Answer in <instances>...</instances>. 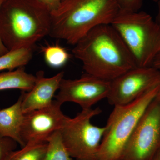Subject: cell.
<instances>
[{"label": "cell", "mask_w": 160, "mask_h": 160, "mask_svg": "<svg viewBox=\"0 0 160 160\" xmlns=\"http://www.w3.org/2000/svg\"><path fill=\"white\" fill-rule=\"evenodd\" d=\"M72 53L86 73L111 81L137 67L126 44L111 24L95 27L74 45Z\"/></svg>", "instance_id": "6da1fadb"}, {"label": "cell", "mask_w": 160, "mask_h": 160, "mask_svg": "<svg viewBox=\"0 0 160 160\" xmlns=\"http://www.w3.org/2000/svg\"><path fill=\"white\" fill-rule=\"evenodd\" d=\"M120 10L119 0H63L51 13L49 36L74 46L95 27L111 24Z\"/></svg>", "instance_id": "7a4b0ae2"}, {"label": "cell", "mask_w": 160, "mask_h": 160, "mask_svg": "<svg viewBox=\"0 0 160 160\" xmlns=\"http://www.w3.org/2000/svg\"><path fill=\"white\" fill-rule=\"evenodd\" d=\"M51 12L35 0H4L0 8V38L9 51L33 48L49 36Z\"/></svg>", "instance_id": "3957f363"}, {"label": "cell", "mask_w": 160, "mask_h": 160, "mask_svg": "<svg viewBox=\"0 0 160 160\" xmlns=\"http://www.w3.org/2000/svg\"><path fill=\"white\" fill-rule=\"evenodd\" d=\"M111 25L116 30L137 67L152 66L160 52V26L143 11L121 9Z\"/></svg>", "instance_id": "277c9868"}, {"label": "cell", "mask_w": 160, "mask_h": 160, "mask_svg": "<svg viewBox=\"0 0 160 160\" xmlns=\"http://www.w3.org/2000/svg\"><path fill=\"white\" fill-rule=\"evenodd\" d=\"M160 90L152 88L133 102L114 106L106 125L98 152V160H121L140 119Z\"/></svg>", "instance_id": "5b68a950"}, {"label": "cell", "mask_w": 160, "mask_h": 160, "mask_svg": "<svg viewBox=\"0 0 160 160\" xmlns=\"http://www.w3.org/2000/svg\"><path fill=\"white\" fill-rule=\"evenodd\" d=\"M99 108L82 109L74 118L66 117L59 130L69 155L75 160H98V152L106 126L92 124V119L102 112Z\"/></svg>", "instance_id": "8992f818"}, {"label": "cell", "mask_w": 160, "mask_h": 160, "mask_svg": "<svg viewBox=\"0 0 160 160\" xmlns=\"http://www.w3.org/2000/svg\"><path fill=\"white\" fill-rule=\"evenodd\" d=\"M160 149V90L140 119L121 160H152Z\"/></svg>", "instance_id": "52a82bcc"}, {"label": "cell", "mask_w": 160, "mask_h": 160, "mask_svg": "<svg viewBox=\"0 0 160 160\" xmlns=\"http://www.w3.org/2000/svg\"><path fill=\"white\" fill-rule=\"evenodd\" d=\"M160 86V72L152 66L136 67L110 81L107 99L113 106L133 102L144 93Z\"/></svg>", "instance_id": "ba28073f"}, {"label": "cell", "mask_w": 160, "mask_h": 160, "mask_svg": "<svg viewBox=\"0 0 160 160\" xmlns=\"http://www.w3.org/2000/svg\"><path fill=\"white\" fill-rule=\"evenodd\" d=\"M110 87V81L86 73L74 80L63 78L55 98L62 105L72 102L79 105L82 109H91L101 100L107 98Z\"/></svg>", "instance_id": "9c48e42d"}, {"label": "cell", "mask_w": 160, "mask_h": 160, "mask_svg": "<svg viewBox=\"0 0 160 160\" xmlns=\"http://www.w3.org/2000/svg\"><path fill=\"white\" fill-rule=\"evenodd\" d=\"M56 100L45 108L25 114L22 128V139L25 145L29 142H47L55 132L59 131L67 116Z\"/></svg>", "instance_id": "30bf717a"}, {"label": "cell", "mask_w": 160, "mask_h": 160, "mask_svg": "<svg viewBox=\"0 0 160 160\" xmlns=\"http://www.w3.org/2000/svg\"><path fill=\"white\" fill-rule=\"evenodd\" d=\"M64 76L63 71L50 78L45 77L43 71L38 72L35 82L31 90L27 92L23 91L22 93V108L24 114L51 105Z\"/></svg>", "instance_id": "8fae6325"}, {"label": "cell", "mask_w": 160, "mask_h": 160, "mask_svg": "<svg viewBox=\"0 0 160 160\" xmlns=\"http://www.w3.org/2000/svg\"><path fill=\"white\" fill-rule=\"evenodd\" d=\"M22 97L8 108L0 109V136L14 140L21 147L25 146L22 139V128L25 114L22 108Z\"/></svg>", "instance_id": "7c38bea8"}, {"label": "cell", "mask_w": 160, "mask_h": 160, "mask_svg": "<svg viewBox=\"0 0 160 160\" xmlns=\"http://www.w3.org/2000/svg\"><path fill=\"white\" fill-rule=\"evenodd\" d=\"M24 67L0 73V91L11 89H19L25 92L31 90L36 77V75L26 72Z\"/></svg>", "instance_id": "4fadbf2b"}, {"label": "cell", "mask_w": 160, "mask_h": 160, "mask_svg": "<svg viewBox=\"0 0 160 160\" xmlns=\"http://www.w3.org/2000/svg\"><path fill=\"white\" fill-rule=\"evenodd\" d=\"M33 48H23L9 51L0 56V71H12L25 67L32 59Z\"/></svg>", "instance_id": "5bb4252c"}, {"label": "cell", "mask_w": 160, "mask_h": 160, "mask_svg": "<svg viewBox=\"0 0 160 160\" xmlns=\"http://www.w3.org/2000/svg\"><path fill=\"white\" fill-rule=\"evenodd\" d=\"M48 147V142L27 143L20 150L12 152L6 160H42Z\"/></svg>", "instance_id": "9a60e30c"}, {"label": "cell", "mask_w": 160, "mask_h": 160, "mask_svg": "<svg viewBox=\"0 0 160 160\" xmlns=\"http://www.w3.org/2000/svg\"><path fill=\"white\" fill-rule=\"evenodd\" d=\"M47 142V151L42 160H74L65 148L60 131L52 135Z\"/></svg>", "instance_id": "2e32d148"}, {"label": "cell", "mask_w": 160, "mask_h": 160, "mask_svg": "<svg viewBox=\"0 0 160 160\" xmlns=\"http://www.w3.org/2000/svg\"><path fill=\"white\" fill-rule=\"evenodd\" d=\"M43 52L46 63L52 68L62 67L69 59V53L58 45L46 46L43 48Z\"/></svg>", "instance_id": "e0dca14e"}, {"label": "cell", "mask_w": 160, "mask_h": 160, "mask_svg": "<svg viewBox=\"0 0 160 160\" xmlns=\"http://www.w3.org/2000/svg\"><path fill=\"white\" fill-rule=\"evenodd\" d=\"M18 143L9 138L0 136V160H6L10 153L15 150Z\"/></svg>", "instance_id": "ac0fdd59"}, {"label": "cell", "mask_w": 160, "mask_h": 160, "mask_svg": "<svg viewBox=\"0 0 160 160\" xmlns=\"http://www.w3.org/2000/svg\"><path fill=\"white\" fill-rule=\"evenodd\" d=\"M144 0H119L122 10L137 12L139 11Z\"/></svg>", "instance_id": "d6986e66"}, {"label": "cell", "mask_w": 160, "mask_h": 160, "mask_svg": "<svg viewBox=\"0 0 160 160\" xmlns=\"http://www.w3.org/2000/svg\"><path fill=\"white\" fill-rule=\"evenodd\" d=\"M50 12L57 10L61 4V0H35Z\"/></svg>", "instance_id": "ffe728a7"}, {"label": "cell", "mask_w": 160, "mask_h": 160, "mask_svg": "<svg viewBox=\"0 0 160 160\" xmlns=\"http://www.w3.org/2000/svg\"><path fill=\"white\" fill-rule=\"evenodd\" d=\"M4 1V0H0V8H1V6ZM9 51V50L6 49V47L3 45L2 40L1 39V38H0V56L5 54V53H7Z\"/></svg>", "instance_id": "44dd1931"}, {"label": "cell", "mask_w": 160, "mask_h": 160, "mask_svg": "<svg viewBox=\"0 0 160 160\" xmlns=\"http://www.w3.org/2000/svg\"><path fill=\"white\" fill-rule=\"evenodd\" d=\"M152 66L157 69L160 72V52L155 58Z\"/></svg>", "instance_id": "7402d4cb"}, {"label": "cell", "mask_w": 160, "mask_h": 160, "mask_svg": "<svg viewBox=\"0 0 160 160\" xmlns=\"http://www.w3.org/2000/svg\"><path fill=\"white\" fill-rule=\"evenodd\" d=\"M155 21L160 26V0L158 1V10Z\"/></svg>", "instance_id": "603a6c76"}, {"label": "cell", "mask_w": 160, "mask_h": 160, "mask_svg": "<svg viewBox=\"0 0 160 160\" xmlns=\"http://www.w3.org/2000/svg\"><path fill=\"white\" fill-rule=\"evenodd\" d=\"M152 160H160V149L155 155Z\"/></svg>", "instance_id": "cb8c5ba5"}, {"label": "cell", "mask_w": 160, "mask_h": 160, "mask_svg": "<svg viewBox=\"0 0 160 160\" xmlns=\"http://www.w3.org/2000/svg\"><path fill=\"white\" fill-rule=\"evenodd\" d=\"M63 0H61V2H62V1Z\"/></svg>", "instance_id": "d4e9b609"}, {"label": "cell", "mask_w": 160, "mask_h": 160, "mask_svg": "<svg viewBox=\"0 0 160 160\" xmlns=\"http://www.w3.org/2000/svg\"><path fill=\"white\" fill-rule=\"evenodd\" d=\"M157 1H159V0H157Z\"/></svg>", "instance_id": "484cf974"}]
</instances>
